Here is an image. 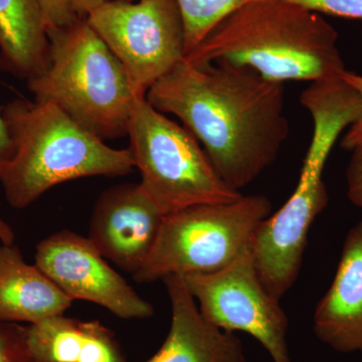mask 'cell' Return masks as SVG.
Here are the masks:
<instances>
[{"label": "cell", "instance_id": "cell-1", "mask_svg": "<svg viewBox=\"0 0 362 362\" xmlns=\"http://www.w3.org/2000/svg\"><path fill=\"white\" fill-rule=\"evenodd\" d=\"M146 99L180 118L221 180L240 192L275 162L290 133L284 83L226 61L195 65L183 59Z\"/></svg>", "mask_w": 362, "mask_h": 362}, {"label": "cell", "instance_id": "cell-2", "mask_svg": "<svg viewBox=\"0 0 362 362\" xmlns=\"http://www.w3.org/2000/svg\"><path fill=\"white\" fill-rule=\"evenodd\" d=\"M337 40L322 14L285 0H251L221 21L185 59L195 65L226 61L274 82H316L346 71Z\"/></svg>", "mask_w": 362, "mask_h": 362}, {"label": "cell", "instance_id": "cell-3", "mask_svg": "<svg viewBox=\"0 0 362 362\" xmlns=\"http://www.w3.org/2000/svg\"><path fill=\"white\" fill-rule=\"evenodd\" d=\"M1 113L14 154L0 182L14 209L30 206L66 181L117 177L134 168L129 149L112 148L49 102L16 99Z\"/></svg>", "mask_w": 362, "mask_h": 362}, {"label": "cell", "instance_id": "cell-4", "mask_svg": "<svg viewBox=\"0 0 362 362\" xmlns=\"http://www.w3.org/2000/svg\"><path fill=\"white\" fill-rule=\"evenodd\" d=\"M47 66L26 82L35 101L54 104L103 141L127 136L138 95L87 18L47 28Z\"/></svg>", "mask_w": 362, "mask_h": 362}, {"label": "cell", "instance_id": "cell-5", "mask_svg": "<svg viewBox=\"0 0 362 362\" xmlns=\"http://www.w3.org/2000/svg\"><path fill=\"white\" fill-rule=\"evenodd\" d=\"M303 107L313 120V134L299 181L284 206L259 223L251 247L259 280L278 300L296 282L312 223L327 206L323 173L328 156L358 116L349 98L330 90L309 95Z\"/></svg>", "mask_w": 362, "mask_h": 362}, {"label": "cell", "instance_id": "cell-6", "mask_svg": "<svg viewBox=\"0 0 362 362\" xmlns=\"http://www.w3.org/2000/svg\"><path fill=\"white\" fill-rule=\"evenodd\" d=\"M271 214L270 199L261 194L169 214L148 258L133 278L143 284L170 275L220 271L251 250L257 228Z\"/></svg>", "mask_w": 362, "mask_h": 362}, {"label": "cell", "instance_id": "cell-7", "mask_svg": "<svg viewBox=\"0 0 362 362\" xmlns=\"http://www.w3.org/2000/svg\"><path fill=\"white\" fill-rule=\"evenodd\" d=\"M127 136L133 164L141 173L139 185L164 216L242 197L221 180L197 138L153 108L146 96L136 97Z\"/></svg>", "mask_w": 362, "mask_h": 362}, {"label": "cell", "instance_id": "cell-8", "mask_svg": "<svg viewBox=\"0 0 362 362\" xmlns=\"http://www.w3.org/2000/svg\"><path fill=\"white\" fill-rule=\"evenodd\" d=\"M86 18L121 62L137 95L146 96L185 59V25L176 0H112Z\"/></svg>", "mask_w": 362, "mask_h": 362}, {"label": "cell", "instance_id": "cell-9", "mask_svg": "<svg viewBox=\"0 0 362 362\" xmlns=\"http://www.w3.org/2000/svg\"><path fill=\"white\" fill-rule=\"evenodd\" d=\"M182 278L209 322L251 335L273 362H292L287 343L289 320L280 300L259 280L251 250L220 271Z\"/></svg>", "mask_w": 362, "mask_h": 362}, {"label": "cell", "instance_id": "cell-10", "mask_svg": "<svg viewBox=\"0 0 362 362\" xmlns=\"http://www.w3.org/2000/svg\"><path fill=\"white\" fill-rule=\"evenodd\" d=\"M35 265L71 300H84L123 319L153 316V306L105 261L89 238L52 233L37 246Z\"/></svg>", "mask_w": 362, "mask_h": 362}, {"label": "cell", "instance_id": "cell-11", "mask_svg": "<svg viewBox=\"0 0 362 362\" xmlns=\"http://www.w3.org/2000/svg\"><path fill=\"white\" fill-rule=\"evenodd\" d=\"M164 216L141 185H116L95 204L89 240L104 258L134 275L153 249Z\"/></svg>", "mask_w": 362, "mask_h": 362}, {"label": "cell", "instance_id": "cell-12", "mask_svg": "<svg viewBox=\"0 0 362 362\" xmlns=\"http://www.w3.org/2000/svg\"><path fill=\"white\" fill-rule=\"evenodd\" d=\"M162 280L173 310L170 329L158 351L144 362H246L240 338L202 315L181 276Z\"/></svg>", "mask_w": 362, "mask_h": 362}, {"label": "cell", "instance_id": "cell-13", "mask_svg": "<svg viewBox=\"0 0 362 362\" xmlns=\"http://www.w3.org/2000/svg\"><path fill=\"white\" fill-rule=\"evenodd\" d=\"M313 325L316 337L335 351L362 352V221L347 233L334 279L317 304Z\"/></svg>", "mask_w": 362, "mask_h": 362}, {"label": "cell", "instance_id": "cell-14", "mask_svg": "<svg viewBox=\"0 0 362 362\" xmlns=\"http://www.w3.org/2000/svg\"><path fill=\"white\" fill-rule=\"evenodd\" d=\"M73 300L16 245L0 244V322L37 324L64 315Z\"/></svg>", "mask_w": 362, "mask_h": 362}, {"label": "cell", "instance_id": "cell-15", "mask_svg": "<svg viewBox=\"0 0 362 362\" xmlns=\"http://www.w3.org/2000/svg\"><path fill=\"white\" fill-rule=\"evenodd\" d=\"M30 362H127L115 335L99 321L65 315L25 326Z\"/></svg>", "mask_w": 362, "mask_h": 362}, {"label": "cell", "instance_id": "cell-16", "mask_svg": "<svg viewBox=\"0 0 362 362\" xmlns=\"http://www.w3.org/2000/svg\"><path fill=\"white\" fill-rule=\"evenodd\" d=\"M47 25L37 0H0V71L32 80L45 70Z\"/></svg>", "mask_w": 362, "mask_h": 362}, {"label": "cell", "instance_id": "cell-17", "mask_svg": "<svg viewBox=\"0 0 362 362\" xmlns=\"http://www.w3.org/2000/svg\"><path fill=\"white\" fill-rule=\"evenodd\" d=\"M249 1L251 0H176L185 25V56L226 16Z\"/></svg>", "mask_w": 362, "mask_h": 362}, {"label": "cell", "instance_id": "cell-18", "mask_svg": "<svg viewBox=\"0 0 362 362\" xmlns=\"http://www.w3.org/2000/svg\"><path fill=\"white\" fill-rule=\"evenodd\" d=\"M0 362H30L25 343V326L0 322Z\"/></svg>", "mask_w": 362, "mask_h": 362}, {"label": "cell", "instance_id": "cell-19", "mask_svg": "<svg viewBox=\"0 0 362 362\" xmlns=\"http://www.w3.org/2000/svg\"><path fill=\"white\" fill-rule=\"evenodd\" d=\"M320 14L362 20V0H285Z\"/></svg>", "mask_w": 362, "mask_h": 362}, {"label": "cell", "instance_id": "cell-20", "mask_svg": "<svg viewBox=\"0 0 362 362\" xmlns=\"http://www.w3.org/2000/svg\"><path fill=\"white\" fill-rule=\"evenodd\" d=\"M37 1L44 13L47 28L66 26L78 18L74 11V0H37Z\"/></svg>", "mask_w": 362, "mask_h": 362}, {"label": "cell", "instance_id": "cell-21", "mask_svg": "<svg viewBox=\"0 0 362 362\" xmlns=\"http://www.w3.org/2000/svg\"><path fill=\"white\" fill-rule=\"evenodd\" d=\"M351 151L346 169L347 197L354 206L362 207V145Z\"/></svg>", "mask_w": 362, "mask_h": 362}, {"label": "cell", "instance_id": "cell-22", "mask_svg": "<svg viewBox=\"0 0 362 362\" xmlns=\"http://www.w3.org/2000/svg\"><path fill=\"white\" fill-rule=\"evenodd\" d=\"M342 78L359 93L362 99V76L346 71L343 74ZM359 145H362V112L358 120L350 126L341 141L343 148L350 151Z\"/></svg>", "mask_w": 362, "mask_h": 362}, {"label": "cell", "instance_id": "cell-23", "mask_svg": "<svg viewBox=\"0 0 362 362\" xmlns=\"http://www.w3.org/2000/svg\"><path fill=\"white\" fill-rule=\"evenodd\" d=\"M14 147L0 109V173L13 159Z\"/></svg>", "mask_w": 362, "mask_h": 362}, {"label": "cell", "instance_id": "cell-24", "mask_svg": "<svg viewBox=\"0 0 362 362\" xmlns=\"http://www.w3.org/2000/svg\"><path fill=\"white\" fill-rule=\"evenodd\" d=\"M109 1L112 0H74V11L78 18H86L90 11Z\"/></svg>", "mask_w": 362, "mask_h": 362}, {"label": "cell", "instance_id": "cell-25", "mask_svg": "<svg viewBox=\"0 0 362 362\" xmlns=\"http://www.w3.org/2000/svg\"><path fill=\"white\" fill-rule=\"evenodd\" d=\"M16 240V235L8 223L0 218V242L1 244L13 245Z\"/></svg>", "mask_w": 362, "mask_h": 362}]
</instances>
